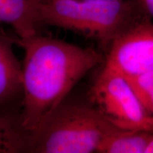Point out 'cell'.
<instances>
[{
  "label": "cell",
  "instance_id": "cell-4",
  "mask_svg": "<svg viewBox=\"0 0 153 153\" xmlns=\"http://www.w3.org/2000/svg\"><path fill=\"white\" fill-rule=\"evenodd\" d=\"M86 94L105 119L115 127L125 131H153L151 119L122 74L104 66Z\"/></svg>",
  "mask_w": 153,
  "mask_h": 153
},
{
  "label": "cell",
  "instance_id": "cell-5",
  "mask_svg": "<svg viewBox=\"0 0 153 153\" xmlns=\"http://www.w3.org/2000/svg\"><path fill=\"white\" fill-rule=\"evenodd\" d=\"M103 65L124 76L153 71V21L145 17L112 42Z\"/></svg>",
  "mask_w": 153,
  "mask_h": 153
},
{
  "label": "cell",
  "instance_id": "cell-8",
  "mask_svg": "<svg viewBox=\"0 0 153 153\" xmlns=\"http://www.w3.org/2000/svg\"><path fill=\"white\" fill-rule=\"evenodd\" d=\"M31 140L21 122L20 111L0 107V153H30Z\"/></svg>",
  "mask_w": 153,
  "mask_h": 153
},
{
  "label": "cell",
  "instance_id": "cell-10",
  "mask_svg": "<svg viewBox=\"0 0 153 153\" xmlns=\"http://www.w3.org/2000/svg\"><path fill=\"white\" fill-rule=\"evenodd\" d=\"M125 77L150 117L153 126V71Z\"/></svg>",
  "mask_w": 153,
  "mask_h": 153
},
{
  "label": "cell",
  "instance_id": "cell-2",
  "mask_svg": "<svg viewBox=\"0 0 153 153\" xmlns=\"http://www.w3.org/2000/svg\"><path fill=\"white\" fill-rule=\"evenodd\" d=\"M147 16L133 0H45L38 11L41 27L71 30L97 42L104 53L115 39Z\"/></svg>",
  "mask_w": 153,
  "mask_h": 153
},
{
  "label": "cell",
  "instance_id": "cell-9",
  "mask_svg": "<svg viewBox=\"0 0 153 153\" xmlns=\"http://www.w3.org/2000/svg\"><path fill=\"white\" fill-rule=\"evenodd\" d=\"M153 136L146 130H120L108 135L99 145V153H145Z\"/></svg>",
  "mask_w": 153,
  "mask_h": 153
},
{
  "label": "cell",
  "instance_id": "cell-1",
  "mask_svg": "<svg viewBox=\"0 0 153 153\" xmlns=\"http://www.w3.org/2000/svg\"><path fill=\"white\" fill-rule=\"evenodd\" d=\"M16 44L25 51L20 119L32 135L89 72L104 64V54L41 33L16 37Z\"/></svg>",
  "mask_w": 153,
  "mask_h": 153
},
{
  "label": "cell",
  "instance_id": "cell-3",
  "mask_svg": "<svg viewBox=\"0 0 153 153\" xmlns=\"http://www.w3.org/2000/svg\"><path fill=\"white\" fill-rule=\"evenodd\" d=\"M120 130L105 119L87 94L72 91L32 134L30 153L97 152L106 137Z\"/></svg>",
  "mask_w": 153,
  "mask_h": 153
},
{
  "label": "cell",
  "instance_id": "cell-13",
  "mask_svg": "<svg viewBox=\"0 0 153 153\" xmlns=\"http://www.w3.org/2000/svg\"><path fill=\"white\" fill-rule=\"evenodd\" d=\"M41 1H45V0H41ZM100 1H116V0H100ZM134 1V0H133Z\"/></svg>",
  "mask_w": 153,
  "mask_h": 153
},
{
  "label": "cell",
  "instance_id": "cell-11",
  "mask_svg": "<svg viewBox=\"0 0 153 153\" xmlns=\"http://www.w3.org/2000/svg\"><path fill=\"white\" fill-rule=\"evenodd\" d=\"M140 6L145 14L153 19V0H134Z\"/></svg>",
  "mask_w": 153,
  "mask_h": 153
},
{
  "label": "cell",
  "instance_id": "cell-6",
  "mask_svg": "<svg viewBox=\"0 0 153 153\" xmlns=\"http://www.w3.org/2000/svg\"><path fill=\"white\" fill-rule=\"evenodd\" d=\"M16 37L0 30V107L20 111L23 99L22 65L14 52Z\"/></svg>",
  "mask_w": 153,
  "mask_h": 153
},
{
  "label": "cell",
  "instance_id": "cell-12",
  "mask_svg": "<svg viewBox=\"0 0 153 153\" xmlns=\"http://www.w3.org/2000/svg\"><path fill=\"white\" fill-rule=\"evenodd\" d=\"M145 153H153V136L151 139L150 143H149L148 148L146 149Z\"/></svg>",
  "mask_w": 153,
  "mask_h": 153
},
{
  "label": "cell",
  "instance_id": "cell-7",
  "mask_svg": "<svg viewBox=\"0 0 153 153\" xmlns=\"http://www.w3.org/2000/svg\"><path fill=\"white\" fill-rule=\"evenodd\" d=\"M41 0H0V22L11 26L20 39L41 33L38 11Z\"/></svg>",
  "mask_w": 153,
  "mask_h": 153
}]
</instances>
